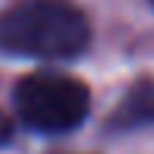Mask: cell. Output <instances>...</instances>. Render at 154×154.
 Segmentation results:
<instances>
[{
  "label": "cell",
  "mask_w": 154,
  "mask_h": 154,
  "mask_svg": "<svg viewBox=\"0 0 154 154\" xmlns=\"http://www.w3.org/2000/svg\"><path fill=\"white\" fill-rule=\"evenodd\" d=\"M148 126H154V79H138L135 85L126 88L104 129L113 135H126V132H138Z\"/></svg>",
  "instance_id": "3957f363"
},
{
  "label": "cell",
  "mask_w": 154,
  "mask_h": 154,
  "mask_svg": "<svg viewBox=\"0 0 154 154\" xmlns=\"http://www.w3.org/2000/svg\"><path fill=\"white\" fill-rule=\"evenodd\" d=\"M13 110L35 135L57 138L75 132L91 113V88L57 69H38L16 82Z\"/></svg>",
  "instance_id": "7a4b0ae2"
},
{
  "label": "cell",
  "mask_w": 154,
  "mask_h": 154,
  "mask_svg": "<svg viewBox=\"0 0 154 154\" xmlns=\"http://www.w3.org/2000/svg\"><path fill=\"white\" fill-rule=\"evenodd\" d=\"M13 138H16V126L6 120V113L0 110V145H13Z\"/></svg>",
  "instance_id": "277c9868"
},
{
  "label": "cell",
  "mask_w": 154,
  "mask_h": 154,
  "mask_svg": "<svg viewBox=\"0 0 154 154\" xmlns=\"http://www.w3.org/2000/svg\"><path fill=\"white\" fill-rule=\"evenodd\" d=\"M151 3H154V0H151Z\"/></svg>",
  "instance_id": "5b68a950"
},
{
  "label": "cell",
  "mask_w": 154,
  "mask_h": 154,
  "mask_svg": "<svg viewBox=\"0 0 154 154\" xmlns=\"http://www.w3.org/2000/svg\"><path fill=\"white\" fill-rule=\"evenodd\" d=\"M91 47V22L75 0H13L0 10V54L72 63Z\"/></svg>",
  "instance_id": "6da1fadb"
}]
</instances>
